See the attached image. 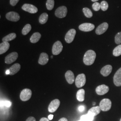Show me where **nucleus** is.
Listing matches in <instances>:
<instances>
[{
    "label": "nucleus",
    "instance_id": "4",
    "mask_svg": "<svg viewBox=\"0 0 121 121\" xmlns=\"http://www.w3.org/2000/svg\"><path fill=\"white\" fill-rule=\"evenodd\" d=\"M32 91L30 89L25 88L21 91L20 95V98L22 101H26L30 99Z\"/></svg>",
    "mask_w": 121,
    "mask_h": 121
},
{
    "label": "nucleus",
    "instance_id": "43",
    "mask_svg": "<svg viewBox=\"0 0 121 121\" xmlns=\"http://www.w3.org/2000/svg\"><path fill=\"white\" fill-rule=\"evenodd\" d=\"M95 104H96V103H95V102H93V105H95Z\"/></svg>",
    "mask_w": 121,
    "mask_h": 121
},
{
    "label": "nucleus",
    "instance_id": "9",
    "mask_svg": "<svg viewBox=\"0 0 121 121\" xmlns=\"http://www.w3.org/2000/svg\"><path fill=\"white\" fill-rule=\"evenodd\" d=\"M79 29L82 31L88 32L93 30L95 28L94 24L90 23H84L78 26Z\"/></svg>",
    "mask_w": 121,
    "mask_h": 121
},
{
    "label": "nucleus",
    "instance_id": "2",
    "mask_svg": "<svg viewBox=\"0 0 121 121\" xmlns=\"http://www.w3.org/2000/svg\"><path fill=\"white\" fill-rule=\"evenodd\" d=\"M112 106V102L110 99L105 98L101 100L100 102L99 106L101 110L105 112L108 111L110 109Z\"/></svg>",
    "mask_w": 121,
    "mask_h": 121
},
{
    "label": "nucleus",
    "instance_id": "40",
    "mask_svg": "<svg viewBox=\"0 0 121 121\" xmlns=\"http://www.w3.org/2000/svg\"><path fill=\"white\" fill-rule=\"evenodd\" d=\"M58 121H68V120L66 118L62 117V118H61L60 119H59V120Z\"/></svg>",
    "mask_w": 121,
    "mask_h": 121
},
{
    "label": "nucleus",
    "instance_id": "33",
    "mask_svg": "<svg viewBox=\"0 0 121 121\" xmlns=\"http://www.w3.org/2000/svg\"><path fill=\"white\" fill-rule=\"evenodd\" d=\"M92 8L94 10L97 11H99L100 9L101 8L100 7V4H99L98 2H95L94 3H93L92 4Z\"/></svg>",
    "mask_w": 121,
    "mask_h": 121
},
{
    "label": "nucleus",
    "instance_id": "28",
    "mask_svg": "<svg viewBox=\"0 0 121 121\" xmlns=\"http://www.w3.org/2000/svg\"><path fill=\"white\" fill-rule=\"evenodd\" d=\"M31 29V26H30V24H26L22 30V35H27L30 31Z\"/></svg>",
    "mask_w": 121,
    "mask_h": 121
},
{
    "label": "nucleus",
    "instance_id": "39",
    "mask_svg": "<svg viewBox=\"0 0 121 121\" xmlns=\"http://www.w3.org/2000/svg\"><path fill=\"white\" fill-rule=\"evenodd\" d=\"M53 115H52V114H50L48 116V119L50 120H51L53 119Z\"/></svg>",
    "mask_w": 121,
    "mask_h": 121
},
{
    "label": "nucleus",
    "instance_id": "32",
    "mask_svg": "<svg viewBox=\"0 0 121 121\" xmlns=\"http://www.w3.org/2000/svg\"><path fill=\"white\" fill-rule=\"evenodd\" d=\"M115 42L117 44L121 43V31L117 33L115 36Z\"/></svg>",
    "mask_w": 121,
    "mask_h": 121
},
{
    "label": "nucleus",
    "instance_id": "44",
    "mask_svg": "<svg viewBox=\"0 0 121 121\" xmlns=\"http://www.w3.org/2000/svg\"><path fill=\"white\" fill-rule=\"evenodd\" d=\"M51 58H52V57H53V56H51Z\"/></svg>",
    "mask_w": 121,
    "mask_h": 121
},
{
    "label": "nucleus",
    "instance_id": "22",
    "mask_svg": "<svg viewBox=\"0 0 121 121\" xmlns=\"http://www.w3.org/2000/svg\"><path fill=\"white\" fill-rule=\"evenodd\" d=\"M85 90L81 89L77 91L76 94V97L78 101L82 102L85 99Z\"/></svg>",
    "mask_w": 121,
    "mask_h": 121
},
{
    "label": "nucleus",
    "instance_id": "30",
    "mask_svg": "<svg viewBox=\"0 0 121 121\" xmlns=\"http://www.w3.org/2000/svg\"><path fill=\"white\" fill-rule=\"evenodd\" d=\"M94 117H91V116L86 114V115H83L80 117V120L82 121H92Z\"/></svg>",
    "mask_w": 121,
    "mask_h": 121
},
{
    "label": "nucleus",
    "instance_id": "46",
    "mask_svg": "<svg viewBox=\"0 0 121 121\" xmlns=\"http://www.w3.org/2000/svg\"><path fill=\"white\" fill-rule=\"evenodd\" d=\"M120 121H121V119H120Z\"/></svg>",
    "mask_w": 121,
    "mask_h": 121
},
{
    "label": "nucleus",
    "instance_id": "29",
    "mask_svg": "<svg viewBox=\"0 0 121 121\" xmlns=\"http://www.w3.org/2000/svg\"><path fill=\"white\" fill-rule=\"evenodd\" d=\"M46 7L48 10H51L54 8V0H47L46 3Z\"/></svg>",
    "mask_w": 121,
    "mask_h": 121
},
{
    "label": "nucleus",
    "instance_id": "18",
    "mask_svg": "<svg viewBox=\"0 0 121 121\" xmlns=\"http://www.w3.org/2000/svg\"><path fill=\"white\" fill-rule=\"evenodd\" d=\"M100 111L101 109L100 108L99 106H97L95 107H93L88 110L87 114L91 116V117H94L95 116L99 114L100 112Z\"/></svg>",
    "mask_w": 121,
    "mask_h": 121
},
{
    "label": "nucleus",
    "instance_id": "5",
    "mask_svg": "<svg viewBox=\"0 0 121 121\" xmlns=\"http://www.w3.org/2000/svg\"><path fill=\"white\" fill-rule=\"evenodd\" d=\"M63 49V45L60 41H57L53 44L52 48V53L54 55L59 54Z\"/></svg>",
    "mask_w": 121,
    "mask_h": 121
},
{
    "label": "nucleus",
    "instance_id": "34",
    "mask_svg": "<svg viewBox=\"0 0 121 121\" xmlns=\"http://www.w3.org/2000/svg\"><path fill=\"white\" fill-rule=\"evenodd\" d=\"M19 1V0H10V4L12 6H14L16 5Z\"/></svg>",
    "mask_w": 121,
    "mask_h": 121
},
{
    "label": "nucleus",
    "instance_id": "14",
    "mask_svg": "<svg viewBox=\"0 0 121 121\" xmlns=\"http://www.w3.org/2000/svg\"><path fill=\"white\" fill-rule=\"evenodd\" d=\"M108 27V24L107 22H103L98 26L95 30V33L97 35H100L104 33L107 30Z\"/></svg>",
    "mask_w": 121,
    "mask_h": 121
},
{
    "label": "nucleus",
    "instance_id": "19",
    "mask_svg": "<svg viewBox=\"0 0 121 121\" xmlns=\"http://www.w3.org/2000/svg\"><path fill=\"white\" fill-rule=\"evenodd\" d=\"M65 77L68 83L72 84L74 81V76L73 72L71 70H68L65 73Z\"/></svg>",
    "mask_w": 121,
    "mask_h": 121
},
{
    "label": "nucleus",
    "instance_id": "8",
    "mask_svg": "<svg viewBox=\"0 0 121 121\" xmlns=\"http://www.w3.org/2000/svg\"><path fill=\"white\" fill-rule=\"evenodd\" d=\"M76 31L74 29H70L66 34L65 36V41L67 43H71L74 39Z\"/></svg>",
    "mask_w": 121,
    "mask_h": 121
},
{
    "label": "nucleus",
    "instance_id": "20",
    "mask_svg": "<svg viewBox=\"0 0 121 121\" xmlns=\"http://www.w3.org/2000/svg\"><path fill=\"white\" fill-rule=\"evenodd\" d=\"M21 68V65L18 63H16L11 66L9 69L10 70V75H13L15 73H17V72L20 70Z\"/></svg>",
    "mask_w": 121,
    "mask_h": 121
},
{
    "label": "nucleus",
    "instance_id": "35",
    "mask_svg": "<svg viewBox=\"0 0 121 121\" xmlns=\"http://www.w3.org/2000/svg\"><path fill=\"white\" fill-rule=\"evenodd\" d=\"M4 105L7 107H9L11 105V102L9 101H6L4 102Z\"/></svg>",
    "mask_w": 121,
    "mask_h": 121
},
{
    "label": "nucleus",
    "instance_id": "1",
    "mask_svg": "<svg viewBox=\"0 0 121 121\" xmlns=\"http://www.w3.org/2000/svg\"><path fill=\"white\" fill-rule=\"evenodd\" d=\"M96 58L95 52L92 50H89L85 53L83 61L84 64L87 65H90L93 64Z\"/></svg>",
    "mask_w": 121,
    "mask_h": 121
},
{
    "label": "nucleus",
    "instance_id": "27",
    "mask_svg": "<svg viewBox=\"0 0 121 121\" xmlns=\"http://www.w3.org/2000/svg\"><path fill=\"white\" fill-rule=\"evenodd\" d=\"M82 11H83V13H84V15L86 17L90 18V17H92L93 16V14H92L91 11L88 8L85 7V8H83Z\"/></svg>",
    "mask_w": 121,
    "mask_h": 121
},
{
    "label": "nucleus",
    "instance_id": "23",
    "mask_svg": "<svg viewBox=\"0 0 121 121\" xmlns=\"http://www.w3.org/2000/svg\"><path fill=\"white\" fill-rule=\"evenodd\" d=\"M41 37V35L39 32H35L33 34L30 38V41L32 43L38 42Z\"/></svg>",
    "mask_w": 121,
    "mask_h": 121
},
{
    "label": "nucleus",
    "instance_id": "45",
    "mask_svg": "<svg viewBox=\"0 0 121 121\" xmlns=\"http://www.w3.org/2000/svg\"><path fill=\"white\" fill-rule=\"evenodd\" d=\"M82 121V120H79V121Z\"/></svg>",
    "mask_w": 121,
    "mask_h": 121
},
{
    "label": "nucleus",
    "instance_id": "24",
    "mask_svg": "<svg viewBox=\"0 0 121 121\" xmlns=\"http://www.w3.org/2000/svg\"><path fill=\"white\" fill-rule=\"evenodd\" d=\"M16 37V34L14 33H12L3 37L2 39V41L9 42V41H10L13 39H15Z\"/></svg>",
    "mask_w": 121,
    "mask_h": 121
},
{
    "label": "nucleus",
    "instance_id": "25",
    "mask_svg": "<svg viewBox=\"0 0 121 121\" xmlns=\"http://www.w3.org/2000/svg\"><path fill=\"white\" fill-rule=\"evenodd\" d=\"M48 16L47 13H43L40 15V16L39 17V23L41 24H45L48 21Z\"/></svg>",
    "mask_w": 121,
    "mask_h": 121
},
{
    "label": "nucleus",
    "instance_id": "12",
    "mask_svg": "<svg viewBox=\"0 0 121 121\" xmlns=\"http://www.w3.org/2000/svg\"><path fill=\"white\" fill-rule=\"evenodd\" d=\"M22 9L30 13H35L38 12V9L35 5L29 4H25L22 7Z\"/></svg>",
    "mask_w": 121,
    "mask_h": 121
},
{
    "label": "nucleus",
    "instance_id": "16",
    "mask_svg": "<svg viewBox=\"0 0 121 121\" xmlns=\"http://www.w3.org/2000/svg\"><path fill=\"white\" fill-rule=\"evenodd\" d=\"M112 69V66L111 65H106L101 69L100 73L104 77H107L111 73Z\"/></svg>",
    "mask_w": 121,
    "mask_h": 121
},
{
    "label": "nucleus",
    "instance_id": "42",
    "mask_svg": "<svg viewBox=\"0 0 121 121\" xmlns=\"http://www.w3.org/2000/svg\"><path fill=\"white\" fill-rule=\"evenodd\" d=\"M98 0H91V1H92V2H96V1H98Z\"/></svg>",
    "mask_w": 121,
    "mask_h": 121
},
{
    "label": "nucleus",
    "instance_id": "26",
    "mask_svg": "<svg viewBox=\"0 0 121 121\" xmlns=\"http://www.w3.org/2000/svg\"><path fill=\"white\" fill-rule=\"evenodd\" d=\"M112 54L115 56H118L121 55V44L118 45L116 47L114 48L113 50Z\"/></svg>",
    "mask_w": 121,
    "mask_h": 121
},
{
    "label": "nucleus",
    "instance_id": "38",
    "mask_svg": "<svg viewBox=\"0 0 121 121\" xmlns=\"http://www.w3.org/2000/svg\"><path fill=\"white\" fill-rule=\"evenodd\" d=\"M39 121H49V119L46 118V117H42L41 118Z\"/></svg>",
    "mask_w": 121,
    "mask_h": 121
},
{
    "label": "nucleus",
    "instance_id": "37",
    "mask_svg": "<svg viewBox=\"0 0 121 121\" xmlns=\"http://www.w3.org/2000/svg\"><path fill=\"white\" fill-rule=\"evenodd\" d=\"M84 106H83V105H81L79 107H78V110L80 111V112H82L83 111H84Z\"/></svg>",
    "mask_w": 121,
    "mask_h": 121
},
{
    "label": "nucleus",
    "instance_id": "11",
    "mask_svg": "<svg viewBox=\"0 0 121 121\" xmlns=\"http://www.w3.org/2000/svg\"><path fill=\"white\" fill-rule=\"evenodd\" d=\"M5 17L7 19L12 22H17L20 18L18 13L12 11L7 13Z\"/></svg>",
    "mask_w": 121,
    "mask_h": 121
},
{
    "label": "nucleus",
    "instance_id": "7",
    "mask_svg": "<svg viewBox=\"0 0 121 121\" xmlns=\"http://www.w3.org/2000/svg\"><path fill=\"white\" fill-rule=\"evenodd\" d=\"M60 104V101L58 99H55L50 102L48 107V111L50 112H55Z\"/></svg>",
    "mask_w": 121,
    "mask_h": 121
},
{
    "label": "nucleus",
    "instance_id": "17",
    "mask_svg": "<svg viewBox=\"0 0 121 121\" xmlns=\"http://www.w3.org/2000/svg\"><path fill=\"white\" fill-rule=\"evenodd\" d=\"M48 60L49 58L48 54L46 53L42 52L40 55L38 63L40 65H45L48 63Z\"/></svg>",
    "mask_w": 121,
    "mask_h": 121
},
{
    "label": "nucleus",
    "instance_id": "41",
    "mask_svg": "<svg viewBox=\"0 0 121 121\" xmlns=\"http://www.w3.org/2000/svg\"><path fill=\"white\" fill-rule=\"evenodd\" d=\"M5 73L6 74H10V70H9V69H7L6 70V71H5Z\"/></svg>",
    "mask_w": 121,
    "mask_h": 121
},
{
    "label": "nucleus",
    "instance_id": "31",
    "mask_svg": "<svg viewBox=\"0 0 121 121\" xmlns=\"http://www.w3.org/2000/svg\"><path fill=\"white\" fill-rule=\"evenodd\" d=\"M100 7L102 10L104 11H106L108 9V4L107 2L105 0L102 1L100 3Z\"/></svg>",
    "mask_w": 121,
    "mask_h": 121
},
{
    "label": "nucleus",
    "instance_id": "21",
    "mask_svg": "<svg viewBox=\"0 0 121 121\" xmlns=\"http://www.w3.org/2000/svg\"><path fill=\"white\" fill-rule=\"evenodd\" d=\"M10 44L8 42H2L0 44V54L7 52L9 48Z\"/></svg>",
    "mask_w": 121,
    "mask_h": 121
},
{
    "label": "nucleus",
    "instance_id": "13",
    "mask_svg": "<svg viewBox=\"0 0 121 121\" xmlns=\"http://www.w3.org/2000/svg\"><path fill=\"white\" fill-rule=\"evenodd\" d=\"M109 91V87L104 84L99 85L95 89L96 93L99 95H103L106 94Z\"/></svg>",
    "mask_w": 121,
    "mask_h": 121
},
{
    "label": "nucleus",
    "instance_id": "10",
    "mask_svg": "<svg viewBox=\"0 0 121 121\" xmlns=\"http://www.w3.org/2000/svg\"><path fill=\"white\" fill-rule=\"evenodd\" d=\"M18 54L17 52H13L8 54L5 58V63L10 64L17 59Z\"/></svg>",
    "mask_w": 121,
    "mask_h": 121
},
{
    "label": "nucleus",
    "instance_id": "15",
    "mask_svg": "<svg viewBox=\"0 0 121 121\" xmlns=\"http://www.w3.org/2000/svg\"><path fill=\"white\" fill-rule=\"evenodd\" d=\"M113 83L115 86H121V67L115 73L113 77Z\"/></svg>",
    "mask_w": 121,
    "mask_h": 121
},
{
    "label": "nucleus",
    "instance_id": "6",
    "mask_svg": "<svg viewBox=\"0 0 121 121\" xmlns=\"http://www.w3.org/2000/svg\"><path fill=\"white\" fill-rule=\"evenodd\" d=\"M67 13V9L65 6H61L56 9L55 12V15L58 18L65 17Z\"/></svg>",
    "mask_w": 121,
    "mask_h": 121
},
{
    "label": "nucleus",
    "instance_id": "3",
    "mask_svg": "<svg viewBox=\"0 0 121 121\" xmlns=\"http://www.w3.org/2000/svg\"><path fill=\"white\" fill-rule=\"evenodd\" d=\"M86 82V76L84 73L78 74L75 80V85L78 88H80L84 86Z\"/></svg>",
    "mask_w": 121,
    "mask_h": 121
},
{
    "label": "nucleus",
    "instance_id": "36",
    "mask_svg": "<svg viewBox=\"0 0 121 121\" xmlns=\"http://www.w3.org/2000/svg\"><path fill=\"white\" fill-rule=\"evenodd\" d=\"M26 121H36L34 117H30L26 119Z\"/></svg>",
    "mask_w": 121,
    "mask_h": 121
}]
</instances>
